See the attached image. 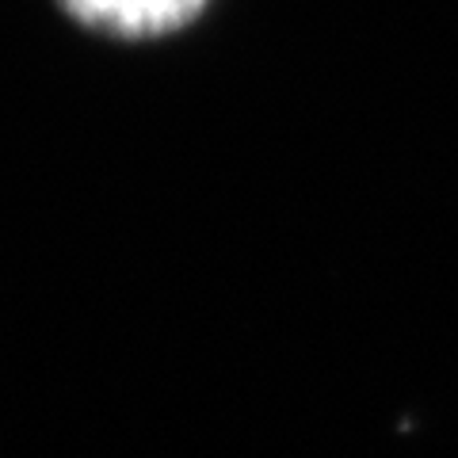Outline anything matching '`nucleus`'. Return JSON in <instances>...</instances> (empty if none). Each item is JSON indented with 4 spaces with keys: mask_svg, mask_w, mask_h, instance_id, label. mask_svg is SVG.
Segmentation results:
<instances>
[{
    "mask_svg": "<svg viewBox=\"0 0 458 458\" xmlns=\"http://www.w3.org/2000/svg\"><path fill=\"white\" fill-rule=\"evenodd\" d=\"M62 8L92 31L119 38H157L195 23L207 0H62Z\"/></svg>",
    "mask_w": 458,
    "mask_h": 458,
    "instance_id": "nucleus-1",
    "label": "nucleus"
}]
</instances>
